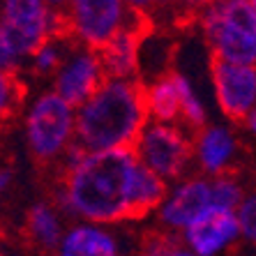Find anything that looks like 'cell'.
<instances>
[{
  "mask_svg": "<svg viewBox=\"0 0 256 256\" xmlns=\"http://www.w3.org/2000/svg\"><path fill=\"white\" fill-rule=\"evenodd\" d=\"M194 155V143L176 127L152 125L143 130L136 160L160 178H178Z\"/></svg>",
  "mask_w": 256,
  "mask_h": 256,
  "instance_id": "5",
  "label": "cell"
},
{
  "mask_svg": "<svg viewBox=\"0 0 256 256\" xmlns=\"http://www.w3.org/2000/svg\"><path fill=\"white\" fill-rule=\"evenodd\" d=\"M16 54L10 46V40H7L5 30L0 28V70L2 72H16Z\"/></svg>",
  "mask_w": 256,
  "mask_h": 256,
  "instance_id": "20",
  "label": "cell"
},
{
  "mask_svg": "<svg viewBox=\"0 0 256 256\" xmlns=\"http://www.w3.org/2000/svg\"><path fill=\"white\" fill-rule=\"evenodd\" d=\"M210 208V185L206 180H190L166 203L162 220L171 226H190L201 212Z\"/></svg>",
  "mask_w": 256,
  "mask_h": 256,
  "instance_id": "12",
  "label": "cell"
},
{
  "mask_svg": "<svg viewBox=\"0 0 256 256\" xmlns=\"http://www.w3.org/2000/svg\"><path fill=\"white\" fill-rule=\"evenodd\" d=\"M106 81L108 78L102 72V65L97 60L95 51H88V54L76 56L62 70V74L58 78V97L70 108L84 106Z\"/></svg>",
  "mask_w": 256,
  "mask_h": 256,
  "instance_id": "9",
  "label": "cell"
},
{
  "mask_svg": "<svg viewBox=\"0 0 256 256\" xmlns=\"http://www.w3.org/2000/svg\"><path fill=\"white\" fill-rule=\"evenodd\" d=\"M16 56H37L51 42L48 10L44 0H2V24Z\"/></svg>",
  "mask_w": 256,
  "mask_h": 256,
  "instance_id": "6",
  "label": "cell"
},
{
  "mask_svg": "<svg viewBox=\"0 0 256 256\" xmlns=\"http://www.w3.org/2000/svg\"><path fill=\"white\" fill-rule=\"evenodd\" d=\"M72 108L58 95H44L28 116V146L37 166H46L67 148Z\"/></svg>",
  "mask_w": 256,
  "mask_h": 256,
  "instance_id": "4",
  "label": "cell"
},
{
  "mask_svg": "<svg viewBox=\"0 0 256 256\" xmlns=\"http://www.w3.org/2000/svg\"><path fill=\"white\" fill-rule=\"evenodd\" d=\"M148 106L157 120H173L180 116V100L176 84H173V72L157 78L148 88Z\"/></svg>",
  "mask_w": 256,
  "mask_h": 256,
  "instance_id": "15",
  "label": "cell"
},
{
  "mask_svg": "<svg viewBox=\"0 0 256 256\" xmlns=\"http://www.w3.org/2000/svg\"><path fill=\"white\" fill-rule=\"evenodd\" d=\"M51 2H65V0H51Z\"/></svg>",
  "mask_w": 256,
  "mask_h": 256,
  "instance_id": "24",
  "label": "cell"
},
{
  "mask_svg": "<svg viewBox=\"0 0 256 256\" xmlns=\"http://www.w3.org/2000/svg\"><path fill=\"white\" fill-rule=\"evenodd\" d=\"M233 136L226 130H208L201 132L198 136V152H201V164L206 171H217L222 173V168L226 166L228 157L233 155Z\"/></svg>",
  "mask_w": 256,
  "mask_h": 256,
  "instance_id": "14",
  "label": "cell"
},
{
  "mask_svg": "<svg viewBox=\"0 0 256 256\" xmlns=\"http://www.w3.org/2000/svg\"><path fill=\"white\" fill-rule=\"evenodd\" d=\"M60 256H118V252L111 236L104 231L78 226L62 240Z\"/></svg>",
  "mask_w": 256,
  "mask_h": 256,
  "instance_id": "13",
  "label": "cell"
},
{
  "mask_svg": "<svg viewBox=\"0 0 256 256\" xmlns=\"http://www.w3.org/2000/svg\"><path fill=\"white\" fill-rule=\"evenodd\" d=\"M148 116V88L134 78H111L78 111L76 146L86 152H127L136 157Z\"/></svg>",
  "mask_w": 256,
  "mask_h": 256,
  "instance_id": "2",
  "label": "cell"
},
{
  "mask_svg": "<svg viewBox=\"0 0 256 256\" xmlns=\"http://www.w3.org/2000/svg\"><path fill=\"white\" fill-rule=\"evenodd\" d=\"M70 18L76 32L92 51L111 40L122 26V0H72Z\"/></svg>",
  "mask_w": 256,
  "mask_h": 256,
  "instance_id": "8",
  "label": "cell"
},
{
  "mask_svg": "<svg viewBox=\"0 0 256 256\" xmlns=\"http://www.w3.org/2000/svg\"><path fill=\"white\" fill-rule=\"evenodd\" d=\"M240 198H242V192L228 176H220L217 182L210 185V208L233 212V208L240 203Z\"/></svg>",
  "mask_w": 256,
  "mask_h": 256,
  "instance_id": "18",
  "label": "cell"
},
{
  "mask_svg": "<svg viewBox=\"0 0 256 256\" xmlns=\"http://www.w3.org/2000/svg\"><path fill=\"white\" fill-rule=\"evenodd\" d=\"M26 100V84L18 78L16 72L0 70V127H5Z\"/></svg>",
  "mask_w": 256,
  "mask_h": 256,
  "instance_id": "17",
  "label": "cell"
},
{
  "mask_svg": "<svg viewBox=\"0 0 256 256\" xmlns=\"http://www.w3.org/2000/svg\"><path fill=\"white\" fill-rule=\"evenodd\" d=\"M28 236L35 240L42 250L54 252L60 242V228H58V220L56 214L46 208V206H35L28 212Z\"/></svg>",
  "mask_w": 256,
  "mask_h": 256,
  "instance_id": "16",
  "label": "cell"
},
{
  "mask_svg": "<svg viewBox=\"0 0 256 256\" xmlns=\"http://www.w3.org/2000/svg\"><path fill=\"white\" fill-rule=\"evenodd\" d=\"M160 256H194V254H190V252L182 250V244H176V247H171V250L162 252Z\"/></svg>",
  "mask_w": 256,
  "mask_h": 256,
  "instance_id": "22",
  "label": "cell"
},
{
  "mask_svg": "<svg viewBox=\"0 0 256 256\" xmlns=\"http://www.w3.org/2000/svg\"><path fill=\"white\" fill-rule=\"evenodd\" d=\"M254 212H256V203L254 198H247V201L240 206V214L236 217L238 220V228H242V233L250 240L256 238V222H254Z\"/></svg>",
  "mask_w": 256,
  "mask_h": 256,
  "instance_id": "19",
  "label": "cell"
},
{
  "mask_svg": "<svg viewBox=\"0 0 256 256\" xmlns=\"http://www.w3.org/2000/svg\"><path fill=\"white\" fill-rule=\"evenodd\" d=\"M136 162V157L127 152H86L74 143L56 203L92 222L125 220Z\"/></svg>",
  "mask_w": 256,
  "mask_h": 256,
  "instance_id": "1",
  "label": "cell"
},
{
  "mask_svg": "<svg viewBox=\"0 0 256 256\" xmlns=\"http://www.w3.org/2000/svg\"><path fill=\"white\" fill-rule=\"evenodd\" d=\"M238 220L228 210L208 208L187 226V242L198 256H212L214 252L238 236Z\"/></svg>",
  "mask_w": 256,
  "mask_h": 256,
  "instance_id": "10",
  "label": "cell"
},
{
  "mask_svg": "<svg viewBox=\"0 0 256 256\" xmlns=\"http://www.w3.org/2000/svg\"><path fill=\"white\" fill-rule=\"evenodd\" d=\"M203 28L217 56L236 65L254 67L256 10L254 0H210L203 10Z\"/></svg>",
  "mask_w": 256,
  "mask_h": 256,
  "instance_id": "3",
  "label": "cell"
},
{
  "mask_svg": "<svg viewBox=\"0 0 256 256\" xmlns=\"http://www.w3.org/2000/svg\"><path fill=\"white\" fill-rule=\"evenodd\" d=\"M185 2H190L192 7V5H201V2H210V0H185Z\"/></svg>",
  "mask_w": 256,
  "mask_h": 256,
  "instance_id": "23",
  "label": "cell"
},
{
  "mask_svg": "<svg viewBox=\"0 0 256 256\" xmlns=\"http://www.w3.org/2000/svg\"><path fill=\"white\" fill-rule=\"evenodd\" d=\"M210 70H212V84L217 90L222 111L231 118L236 125H244V118L254 114L256 97V74L250 65H236L212 51L210 54Z\"/></svg>",
  "mask_w": 256,
  "mask_h": 256,
  "instance_id": "7",
  "label": "cell"
},
{
  "mask_svg": "<svg viewBox=\"0 0 256 256\" xmlns=\"http://www.w3.org/2000/svg\"><path fill=\"white\" fill-rule=\"evenodd\" d=\"M166 196V185L160 176L138 164L134 166L130 182V194H127V212L125 220H143L160 206Z\"/></svg>",
  "mask_w": 256,
  "mask_h": 256,
  "instance_id": "11",
  "label": "cell"
},
{
  "mask_svg": "<svg viewBox=\"0 0 256 256\" xmlns=\"http://www.w3.org/2000/svg\"><path fill=\"white\" fill-rule=\"evenodd\" d=\"M58 62H60L58 51H56V48H51L46 44V46L37 54L35 67H37V72H51V70H56V67H58Z\"/></svg>",
  "mask_w": 256,
  "mask_h": 256,
  "instance_id": "21",
  "label": "cell"
}]
</instances>
